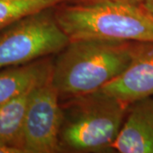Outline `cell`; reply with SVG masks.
Masks as SVG:
<instances>
[{
  "mask_svg": "<svg viewBox=\"0 0 153 153\" xmlns=\"http://www.w3.org/2000/svg\"><path fill=\"white\" fill-rule=\"evenodd\" d=\"M134 42L100 38L71 39L58 53L51 76L60 97L100 89L129 65Z\"/></svg>",
  "mask_w": 153,
  "mask_h": 153,
  "instance_id": "obj_1",
  "label": "cell"
},
{
  "mask_svg": "<svg viewBox=\"0 0 153 153\" xmlns=\"http://www.w3.org/2000/svg\"><path fill=\"white\" fill-rule=\"evenodd\" d=\"M70 39L100 38L153 43V15L141 4L92 1L63 7L55 12Z\"/></svg>",
  "mask_w": 153,
  "mask_h": 153,
  "instance_id": "obj_2",
  "label": "cell"
},
{
  "mask_svg": "<svg viewBox=\"0 0 153 153\" xmlns=\"http://www.w3.org/2000/svg\"><path fill=\"white\" fill-rule=\"evenodd\" d=\"M61 106V149L98 152L111 149L129 105L99 89L69 98Z\"/></svg>",
  "mask_w": 153,
  "mask_h": 153,
  "instance_id": "obj_3",
  "label": "cell"
},
{
  "mask_svg": "<svg viewBox=\"0 0 153 153\" xmlns=\"http://www.w3.org/2000/svg\"><path fill=\"white\" fill-rule=\"evenodd\" d=\"M53 8L25 17L0 30V69L58 54L70 42Z\"/></svg>",
  "mask_w": 153,
  "mask_h": 153,
  "instance_id": "obj_4",
  "label": "cell"
},
{
  "mask_svg": "<svg viewBox=\"0 0 153 153\" xmlns=\"http://www.w3.org/2000/svg\"><path fill=\"white\" fill-rule=\"evenodd\" d=\"M51 72L33 89L26 116L24 153H55L61 149L62 106Z\"/></svg>",
  "mask_w": 153,
  "mask_h": 153,
  "instance_id": "obj_5",
  "label": "cell"
},
{
  "mask_svg": "<svg viewBox=\"0 0 153 153\" xmlns=\"http://www.w3.org/2000/svg\"><path fill=\"white\" fill-rule=\"evenodd\" d=\"M100 89L128 105L153 96V43L134 42L129 65Z\"/></svg>",
  "mask_w": 153,
  "mask_h": 153,
  "instance_id": "obj_6",
  "label": "cell"
},
{
  "mask_svg": "<svg viewBox=\"0 0 153 153\" xmlns=\"http://www.w3.org/2000/svg\"><path fill=\"white\" fill-rule=\"evenodd\" d=\"M111 149L121 153H153V96L129 105Z\"/></svg>",
  "mask_w": 153,
  "mask_h": 153,
  "instance_id": "obj_7",
  "label": "cell"
},
{
  "mask_svg": "<svg viewBox=\"0 0 153 153\" xmlns=\"http://www.w3.org/2000/svg\"><path fill=\"white\" fill-rule=\"evenodd\" d=\"M53 62L47 57L0 69V105L37 86L49 76Z\"/></svg>",
  "mask_w": 153,
  "mask_h": 153,
  "instance_id": "obj_8",
  "label": "cell"
},
{
  "mask_svg": "<svg viewBox=\"0 0 153 153\" xmlns=\"http://www.w3.org/2000/svg\"><path fill=\"white\" fill-rule=\"evenodd\" d=\"M35 87L29 88L0 105V145L16 149L20 153H24L25 121Z\"/></svg>",
  "mask_w": 153,
  "mask_h": 153,
  "instance_id": "obj_9",
  "label": "cell"
},
{
  "mask_svg": "<svg viewBox=\"0 0 153 153\" xmlns=\"http://www.w3.org/2000/svg\"><path fill=\"white\" fill-rule=\"evenodd\" d=\"M65 0H0V30Z\"/></svg>",
  "mask_w": 153,
  "mask_h": 153,
  "instance_id": "obj_10",
  "label": "cell"
},
{
  "mask_svg": "<svg viewBox=\"0 0 153 153\" xmlns=\"http://www.w3.org/2000/svg\"><path fill=\"white\" fill-rule=\"evenodd\" d=\"M92 1H113V2H119V3H126L131 4H142L145 0H86V2H92Z\"/></svg>",
  "mask_w": 153,
  "mask_h": 153,
  "instance_id": "obj_11",
  "label": "cell"
},
{
  "mask_svg": "<svg viewBox=\"0 0 153 153\" xmlns=\"http://www.w3.org/2000/svg\"><path fill=\"white\" fill-rule=\"evenodd\" d=\"M141 5L152 15H153V0H145Z\"/></svg>",
  "mask_w": 153,
  "mask_h": 153,
  "instance_id": "obj_12",
  "label": "cell"
},
{
  "mask_svg": "<svg viewBox=\"0 0 153 153\" xmlns=\"http://www.w3.org/2000/svg\"><path fill=\"white\" fill-rule=\"evenodd\" d=\"M0 153H20L19 151H17L16 149H13V148L6 147L4 146H1L0 145Z\"/></svg>",
  "mask_w": 153,
  "mask_h": 153,
  "instance_id": "obj_13",
  "label": "cell"
}]
</instances>
